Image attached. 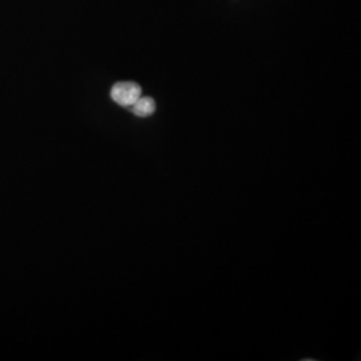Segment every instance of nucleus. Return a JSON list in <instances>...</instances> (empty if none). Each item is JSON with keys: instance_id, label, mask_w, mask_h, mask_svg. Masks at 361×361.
Instances as JSON below:
<instances>
[{"instance_id": "f257e3e1", "label": "nucleus", "mask_w": 361, "mask_h": 361, "mask_svg": "<svg viewBox=\"0 0 361 361\" xmlns=\"http://www.w3.org/2000/svg\"><path fill=\"white\" fill-rule=\"evenodd\" d=\"M111 99L123 107H130L142 95V89L134 82H118L111 89Z\"/></svg>"}, {"instance_id": "f03ea898", "label": "nucleus", "mask_w": 361, "mask_h": 361, "mask_svg": "<svg viewBox=\"0 0 361 361\" xmlns=\"http://www.w3.org/2000/svg\"><path fill=\"white\" fill-rule=\"evenodd\" d=\"M130 110L140 118H146V116H150L152 114H154L155 111V102L153 98L150 97H140L135 104L133 106H130Z\"/></svg>"}]
</instances>
